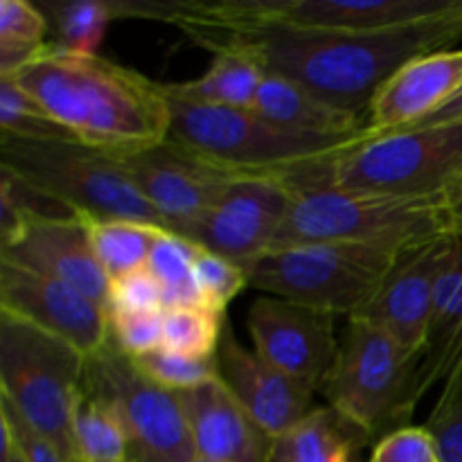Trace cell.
<instances>
[{
  "label": "cell",
  "instance_id": "1",
  "mask_svg": "<svg viewBox=\"0 0 462 462\" xmlns=\"http://www.w3.org/2000/svg\"><path fill=\"white\" fill-rule=\"evenodd\" d=\"M176 30L212 54L233 50L266 75L296 81L343 111L368 117L377 90L404 63L462 41V7L418 25L377 32H319L282 25H203Z\"/></svg>",
  "mask_w": 462,
  "mask_h": 462
},
{
  "label": "cell",
  "instance_id": "2",
  "mask_svg": "<svg viewBox=\"0 0 462 462\" xmlns=\"http://www.w3.org/2000/svg\"><path fill=\"white\" fill-rule=\"evenodd\" d=\"M12 77L86 147L126 158L170 138L165 86L99 54L48 43Z\"/></svg>",
  "mask_w": 462,
  "mask_h": 462
},
{
  "label": "cell",
  "instance_id": "3",
  "mask_svg": "<svg viewBox=\"0 0 462 462\" xmlns=\"http://www.w3.org/2000/svg\"><path fill=\"white\" fill-rule=\"evenodd\" d=\"M280 176L291 192L334 185L391 197H445L462 176V122L368 135Z\"/></svg>",
  "mask_w": 462,
  "mask_h": 462
},
{
  "label": "cell",
  "instance_id": "4",
  "mask_svg": "<svg viewBox=\"0 0 462 462\" xmlns=\"http://www.w3.org/2000/svg\"><path fill=\"white\" fill-rule=\"evenodd\" d=\"M0 162L3 171L84 219H129L167 230L165 219L138 192L120 158L79 140L3 135Z\"/></svg>",
  "mask_w": 462,
  "mask_h": 462
},
{
  "label": "cell",
  "instance_id": "5",
  "mask_svg": "<svg viewBox=\"0 0 462 462\" xmlns=\"http://www.w3.org/2000/svg\"><path fill=\"white\" fill-rule=\"evenodd\" d=\"M273 248L325 242L420 244L454 233L442 197H391L334 185L291 192Z\"/></svg>",
  "mask_w": 462,
  "mask_h": 462
},
{
  "label": "cell",
  "instance_id": "6",
  "mask_svg": "<svg viewBox=\"0 0 462 462\" xmlns=\"http://www.w3.org/2000/svg\"><path fill=\"white\" fill-rule=\"evenodd\" d=\"M411 246L415 244L325 242L278 248L251 266L248 284L264 296L352 319Z\"/></svg>",
  "mask_w": 462,
  "mask_h": 462
},
{
  "label": "cell",
  "instance_id": "7",
  "mask_svg": "<svg viewBox=\"0 0 462 462\" xmlns=\"http://www.w3.org/2000/svg\"><path fill=\"white\" fill-rule=\"evenodd\" d=\"M84 379L81 352L0 311V400L68 462H79L72 413L84 393Z\"/></svg>",
  "mask_w": 462,
  "mask_h": 462
},
{
  "label": "cell",
  "instance_id": "8",
  "mask_svg": "<svg viewBox=\"0 0 462 462\" xmlns=\"http://www.w3.org/2000/svg\"><path fill=\"white\" fill-rule=\"evenodd\" d=\"M165 86L170 99V138L210 161L246 174H280L300 162L332 156L364 138H323L293 134L257 116L253 108L197 104Z\"/></svg>",
  "mask_w": 462,
  "mask_h": 462
},
{
  "label": "cell",
  "instance_id": "9",
  "mask_svg": "<svg viewBox=\"0 0 462 462\" xmlns=\"http://www.w3.org/2000/svg\"><path fill=\"white\" fill-rule=\"evenodd\" d=\"M420 356L391 332L365 320H347L337 364L325 379L329 406L364 429L370 438L406 427L413 406Z\"/></svg>",
  "mask_w": 462,
  "mask_h": 462
},
{
  "label": "cell",
  "instance_id": "10",
  "mask_svg": "<svg viewBox=\"0 0 462 462\" xmlns=\"http://www.w3.org/2000/svg\"><path fill=\"white\" fill-rule=\"evenodd\" d=\"M84 388L120 418L134 462H194L192 436L176 393L140 373L129 355L108 343L86 359Z\"/></svg>",
  "mask_w": 462,
  "mask_h": 462
},
{
  "label": "cell",
  "instance_id": "11",
  "mask_svg": "<svg viewBox=\"0 0 462 462\" xmlns=\"http://www.w3.org/2000/svg\"><path fill=\"white\" fill-rule=\"evenodd\" d=\"M120 161L138 192L165 219L167 230L183 237L201 221L219 194L246 174L219 165L174 138Z\"/></svg>",
  "mask_w": 462,
  "mask_h": 462
},
{
  "label": "cell",
  "instance_id": "12",
  "mask_svg": "<svg viewBox=\"0 0 462 462\" xmlns=\"http://www.w3.org/2000/svg\"><path fill=\"white\" fill-rule=\"evenodd\" d=\"M291 199L280 174H244L219 194L188 239L248 273L273 248Z\"/></svg>",
  "mask_w": 462,
  "mask_h": 462
},
{
  "label": "cell",
  "instance_id": "13",
  "mask_svg": "<svg viewBox=\"0 0 462 462\" xmlns=\"http://www.w3.org/2000/svg\"><path fill=\"white\" fill-rule=\"evenodd\" d=\"M0 311L90 359L111 343L106 307L79 289L0 260Z\"/></svg>",
  "mask_w": 462,
  "mask_h": 462
},
{
  "label": "cell",
  "instance_id": "14",
  "mask_svg": "<svg viewBox=\"0 0 462 462\" xmlns=\"http://www.w3.org/2000/svg\"><path fill=\"white\" fill-rule=\"evenodd\" d=\"M337 316L275 296H260L246 316L253 350L282 373L320 393L337 364Z\"/></svg>",
  "mask_w": 462,
  "mask_h": 462
},
{
  "label": "cell",
  "instance_id": "15",
  "mask_svg": "<svg viewBox=\"0 0 462 462\" xmlns=\"http://www.w3.org/2000/svg\"><path fill=\"white\" fill-rule=\"evenodd\" d=\"M0 260L61 280L106 307L111 282L95 257L84 217H25L3 235Z\"/></svg>",
  "mask_w": 462,
  "mask_h": 462
},
{
  "label": "cell",
  "instance_id": "16",
  "mask_svg": "<svg viewBox=\"0 0 462 462\" xmlns=\"http://www.w3.org/2000/svg\"><path fill=\"white\" fill-rule=\"evenodd\" d=\"M451 235L454 233L427 239L402 253L373 300L347 320L379 325L422 359L431 328L438 275L445 264Z\"/></svg>",
  "mask_w": 462,
  "mask_h": 462
},
{
  "label": "cell",
  "instance_id": "17",
  "mask_svg": "<svg viewBox=\"0 0 462 462\" xmlns=\"http://www.w3.org/2000/svg\"><path fill=\"white\" fill-rule=\"evenodd\" d=\"M217 365L221 382L273 440L314 411V388L242 346L228 325L217 347Z\"/></svg>",
  "mask_w": 462,
  "mask_h": 462
},
{
  "label": "cell",
  "instance_id": "18",
  "mask_svg": "<svg viewBox=\"0 0 462 462\" xmlns=\"http://www.w3.org/2000/svg\"><path fill=\"white\" fill-rule=\"evenodd\" d=\"M188 418L197 458L271 462L273 438L251 418L221 379L176 393Z\"/></svg>",
  "mask_w": 462,
  "mask_h": 462
},
{
  "label": "cell",
  "instance_id": "19",
  "mask_svg": "<svg viewBox=\"0 0 462 462\" xmlns=\"http://www.w3.org/2000/svg\"><path fill=\"white\" fill-rule=\"evenodd\" d=\"M462 86V50H440L404 63L373 97L368 134H397L420 125Z\"/></svg>",
  "mask_w": 462,
  "mask_h": 462
},
{
  "label": "cell",
  "instance_id": "20",
  "mask_svg": "<svg viewBox=\"0 0 462 462\" xmlns=\"http://www.w3.org/2000/svg\"><path fill=\"white\" fill-rule=\"evenodd\" d=\"M253 111L293 134L323 135V138L370 135L368 117L332 106L296 81L278 75H264Z\"/></svg>",
  "mask_w": 462,
  "mask_h": 462
},
{
  "label": "cell",
  "instance_id": "21",
  "mask_svg": "<svg viewBox=\"0 0 462 462\" xmlns=\"http://www.w3.org/2000/svg\"><path fill=\"white\" fill-rule=\"evenodd\" d=\"M368 433L332 406H320L273 440L271 462H356Z\"/></svg>",
  "mask_w": 462,
  "mask_h": 462
},
{
  "label": "cell",
  "instance_id": "22",
  "mask_svg": "<svg viewBox=\"0 0 462 462\" xmlns=\"http://www.w3.org/2000/svg\"><path fill=\"white\" fill-rule=\"evenodd\" d=\"M433 386H440V395L431 411L445 409L462 395V289L431 319L427 347L413 383L415 409Z\"/></svg>",
  "mask_w": 462,
  "mask_h": 462
},
{
  "label": "cell",
  "instance_id": "23",
  "mask_svg": "<svg viewBox=\"0 0 462 462\" xmlns=\"http://www.w3.org/2000/svg\"><path fill=\"white\" fill-rule=\"evenodd\" d=\"M266 72L244 54L233 50L215 52L210 68L201 77L180 84H167L179 97L197 104L228 108H253Z\"/></svg>",
  "mask_w": 462,
  "mask_h": 462
},
{
  "label": "cell",
  "instance_id": "24",
  "mask_svg": "<svg viewBox=\"0 0 462 462\" xmlns=\"http://www.w3.org/2000/svg\"><path fill=\"white\" fill-rule=\"evenodd\" d=\"M95 257L108 282L147 269L153 239L162 228L129 219H86Z\"/></svg>",
  "mask_w": 462,
  "mask_h": 462
},
{
  "label": "cell",
  "instance_id": "25",
  "mask_svg": "<svg viewBox=\"0 0 462 462\" xmlns=\"http://www.w3.org/2000/svg\"><path fill=\"white\" fill-rule=\"evenodd\" d=\"M72 440L79 462L129 460V442L116 411L84 388L72 413Z\"/></svg>",
  "mask_w": 462,
  "mask_h": 462
},
{
  "label": "cell",
  "instance_id": "26",
  "mask_svg": "<svg viewBox=\"0 0 462 462\" xmlns=\"http://www.w3.org/2000/svg\"><path fill=\"white\" fill-rule=\"evenodd\" d=\"M199 251L201 246H197L192 239L171 233V230H161L153 239L147 271L161 284L165 310L201 305L197 282H194V262H197Z\"/></svg>",
  "mask_w": 462,
  "mask_h": 462
},
{
  "label": "cell",
  "instance_id": "27",
  "mask_svg": "<svg viewBox=\"0 0 462 462\" xmlns=\"http://www.w3.org/2000/svg\"><path fill=\"white\" fill-rule=\"evenodd\" d=\"M48 18L27 0H0V75H14L45 48Z\"/></svg>",
  "mask_w": 462,
  "mask_h": 462
},
{
  "label": "cell",
  "instance_id": "28",
  "mask_svg": "<svg viewBox=\"0 0 462 462\" xmlns=\"http://www.w3.org/2000/svg\"><path fill=\"white\" fill-rule=\"evenodd\" d=\"M122 18L120 0H72L57 7L59 48L68 52L97 54L106 27Z\"/></svg>",
  "mask_w": 462,
  "mask_h": 462
},
{
  "label": "cell",
  "instance_id": "29",
  "mask_svg": "<svg viewBox=\"0 0 462 462\" xmlns=\"http://www.w3.org/2000/svg\"><path fill=\"white\" fill-rule=\"evenodd\" d=\"M224 314L203 305L165 310L162 347L188 356H215L224 337Z\"/></svg>",
  "mask_w": 462,
  "mask_h": 462
},
{
  "label": "cell",
  "instance_id": "30",
  "mask_svg": "<svg viewBox=\"0 0 462 462\" xmlns=\"http://www.w3.org/2000/svg\"><path fill=\"white\" fill-rule=\"evenodd\" d=\"M0 126L12 138H72L12 75H0Z\"/></svg>",
  "mask_w": 462,
  "mask_h": 462
},
{
  "label": "cell",
  "instance_id": "31",
  "mask_svg": "<svg viewBox=\"0 0 462 462\" xmlns=\"http://www.w3.org/2000/svg\"><path fill=\"white\" fill-rule=\"evenodd\" d=\"M131 359L138 365L140 373L171 393L189 391V388L212 382V379H219L217 355L188 356L167 350V347H158V350L147 352L143 356H131Z\"/></svg>",
  "mask_w": 462,
  "mask_h": 462
},
{
  "label": "cell",
  "instance_id": "32",
  "mask_svg": "<svg viewBox=\"0 0 462 462\" xmlns=\"http://www.w3.org/2000/svg\"><path fill=\"white\" fill-rule=\"evenodd\" d=\"M194 282L201 305L224 314L226 307L248 287V273L235 262L201 248L194 262Z\"/></svg>",
  "mask_w": 462,
  "mask_h": 462
},
{
  "label": "cell",
  "instance_id": "33",
  "mask_svg": "<svg viewBox=\"0 0 462 462\" xmlns=\"http://www.w3.org/2000/svg\"><path fill=\"white\" fill-rule=\"evenodd\" d=\"M108 319L111 316H134L149 314V311H165L162 300V289L147 269H140L135 273L122 275L111 280L108 284L106 300Z\"/></svg>",
  "mask_w": 462,
  "mask_h": 462
},
{
  "label": "cell",
  "instance_id": "34",
  "mask_svg": "<svg viewBox=\"0 0 462 462\" xmlns=\"http://www.w3.org/2000/svg\"><path fill=\"white\" fill-rule=\"evenodd\" d=\"M368 462H440L436 438L427 427H400L383 433Z\"/></svg>",
  "mask_w": 462,
  "mask_h": 462
},
{
  "label": "cell",
  "instance_id": "35",
  "mask_svg": "<svg viewBox=\"0 0 462 462\" xmlns=\"http://www.w3.org/2000/svg\"><path fill=\"white\" fill-rule=\"evenodd\" d=\"M111 343L129 356H143L162 347V325L165 311L149 314L111 316Z\"/></svg>",
  "mask_w": 462,
  "mask_h": 462
},
{
  "label": "cell",
  "instance_id": "36",
  "mask_svg": "<svg viewBox=\"0 0 462 462\" xmlns=\"http://www.w3.org/2000/svg\"><path fill=\"white\" fill-rule=\"evenodd\" d=\"M0 422H3V436H7L14 442V447L25 462H68L5 400H0Z\"/></svg>",
  "mask_w": 462,
  "mask_h": 462
},
{
  "label": "cell",
  "instance_id": "37",
  "mask_svg": "<svg viewBox=\"0 0 462 462\" xmlns=\"http://www.w3.org/2000/svg\"><path fill=\"white\" fill-rule=\"evenodd\" d=\"M424 427L436 438L440 462H462V395L445 409L431 411Z\"/></svg>",
  "mask_w": 462,
  "mask_h": 462
},
{
  "label": "cell",
  "instance_id": "38",
  "mask_svg": "<svg viewBox=\"0 0 462 462\" xmlns=\"http://www.w3.org/2000/svg\"><path fill=\"white\" fill-rule=\"evenodd\" d=\"M462 122V86L458 93L449 99L447 104H442L436 113H431L429 117H424L420 125L415 126H436V125H458Z\"/></svg>",
  "mask_w": 462,
  "mask_h": 462
},
{
  "label": "cell",
  "instance_id": "39",
  "mask_svg": "<svg viewBox=\"0 0 462 462\" xmlns=\"http://www.w3.org/2000/svg\"><path fill=\"white\" fill-rule=\"evenodd\" d=\"M442 199H445V206L447 210H449L451 221H454V230H456L458 226H462V176L454 185H451L449 189H447Z\"/></svg>",
  "mask_w": 462,
  "mask_h": 462
},
{
  "label": "cell",
  "instance_id": "40",
  "mask_svg": "<svg viewBox=\"0 0 462 462\" xmlns=\"http://www.w3.org/2000/svg\"><path fill=\"white\" fill-rule=\"evenodd\" d=\"M0 462H25L7 436H3V454H0Z\"/></svg>",
  "mask_w": 462,
  "mask_h": 462
},
{
  "label": "cell",
  "instance_id": "41",
  "mask_svg": "<svg viewBox=\"0 0 462 462\" xmlns=\"http://www.w3.org/2000/svg\"><path fill=\"white\" fill-rule=\"evenodd\" d=\"M454 233H458V235H462V226H458V228L454 230Z\"/></svg>",
  "mask_w": 462,
  "mask_h": 462
},
{
  "label": "cell",
  "instance_id": "42",
  "mask_svg": "<svg viewBox=\"0 0 462 462\" xmlns=\"http://www.w3.org/2000/svg\"><path fill=\"white\" fill-rule=\"evenodd\" d=\"M194 462H212V460H206V458H197Z\"/></svg>",
  "mask_w": 462,
  "mask_h": 462
},
{
  "label": "cell",
  "instance_id": "43",
  "mask_svg": "<svg viewBox=\"0 0 462 462\" xmlns=\"http://www.w3.org/2000/svg\"><path fill=\"white\" fill-rule=\"evenodd\" d=\"M125 462H134V460H125Z\"/></svg>",
  "mask_w": 462,
  "mask_h": 462
}]
</instances>
